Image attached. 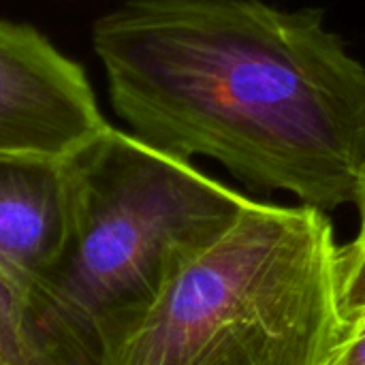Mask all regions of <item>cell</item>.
Masks as SVG:
<instances>
[{
    "instance_id": "6da1fadb",
    "label": "cell",
    "mask_w": 365,
    "mask_h": 365,
    "mask_svg": "<svg viewBox=\"0 0 365 365\" xmlns=\"http://www.w3.org/2000/svg\"><path fill=\"white\" fill-rule=\"evenodd\" d=\"M109 98L130 133L302 205H355L365 66L314 9L261 0H135L94 24Z\"/></svg>"
},
{
    "instance_id": "7a4b0ae2",
    "label": "cell",
    "mask_w": 365,
    "mask_h": 365,
    "mask_svg": "<svg viewBox=\"0 0 365 365\" xmlns=\"http://www.w3.org/2000/svg\"><path fill=\"white\" fill-rule=\"evenodd\" d=\"M68 171L73 233L32 312L21 365H98L167 274L250 201L109 124Z\"/></svg>"
},
{
    "instance_id": "3957f363",
    "label": "cell",
    "mask_w": 365,
    "mask_h": 365,
    "mask_svg": "<svg viewBox=\"0 0 365 365\" xmlns=\"http://www.w3.org/2000/svg\"><path fill=\"white\" fill-rule=\"evenodd\" d=\"M325 212L248 201L184 257L98 365H325L346 338Z\"/></svg>"
},
{
    "instance_id": "277c9868",
    "label": "cell",
    "mask_w": 365,
    "mask_h": 365,
    "mask_svg": "<svg viewBox=\"0 0 365 365\" xmlns=\"http://www.w3.org/2000/svg\"><path fill=\"white\" fill-rule=\"evenodd\" d=\"M75 195L66 160L0 156V365H21L36 302L66 255Z\"/></svg>"
},
{
    "instance_id": "5b68a950",
    "label": "cell",
    "mask_w": 365,
    "mask_h": 365,
    "mask_svg": "<svg viewBox=\"0 0 365 365\" xmlns=\"http://www.w3.org/2000/svg\"><path fill=\"white\" fill-rule=\"evenodd\" d=\"M105 126L83 68L32 26L0 19V156L66 160Z\"/></svg>"
},
{
    "instance_id": "8992f818",
    "label": "cell",
    "mask_w": 365,
    "mask_h": 365,
    "mask_svg": "<svg viewBox=\"0 0 365 365\" xmlns=\"http://www.w3.org/2000/svg\"><path fill=\"white\" fill-rule=\"evenodd\" d=\"M340 308L349 331L365 321V242L340 248Z\"/></svg>"
},
{
    "instance_id": "52a82bcc",
    "label": "cell",
    "mask_w": 365,
    "mask_h": 365,
    "mask_svg": "<svg viewBox=\"0 0 365 365\" xmlns=\"http://www.w3.org/2000/svg\"><path fill=\"white\" fill-rule=\"evenodd\" d=\"M325 365H365V321L346 334Z\"/></svg>"
},
{
    "instance_id": "ba28073f",
    "label": "cell",
    "mask_w": 365,
    "mask_h": 365,
    "mask_svg": "<svg viewBox=\"0 0 365 365\" xmlns=\"http://www.w3.org/2000/svg\"><path fill=\"white\" fill-rule=\"evenodd\" d=\"M357 212H359V231L353 242H365V165L361 169V180H359V195H357Z\"/></svg>"
},
{
    "instance_id": "9c48e42d",
    "label": "cell",
    "mask_w": 365,
    "mask_h": 365,
    "mask_svg": "<svg viewBox=\"0 0 365 365\" xmlns=\"http://www.w3.org/2000/svg\"><path fill=\"white\" fill-rule=\"evenodd\" d=\"M361 323H364V321H361Z\"/></svg>"
}]
</instances>
